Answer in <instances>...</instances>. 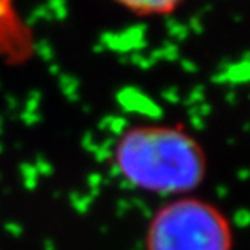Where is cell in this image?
I'll return each mask as SVG.
<instances>
[{
  "instance_id": "obj_1",
  "label": "cell",
  "mask_w": 250,
  "mask_h": 250,
  "mask_svg": "<svg viewBox=\"0 0 250 250\" xmlns=\"http://www.w3.org/2000/svg\"><path fill=\"white\" fill-rule=\"evenodd\" d=\"M112 161L132 187L164 197L192 195L208 176V156L184 124L132 125L117 138Z\"/></svg>"
},
{
  "instance_id": "obj_2",
  "label": "cell",
  "mask_w": 250,
  "mask_h": 250,
  "mask_svg": "<svg viewBox=\"0 0 250 250\" xmlns=\"http://www.w3.org/2000/svg\"><path fill=\"white\" fill-rule=\"evenodd\" d=\"M145 250H234L231 219L197 195L174 197L153 213Z\"/></svg>"
},
{
  "instance_id": "obj_3",
  "label": "cell",
  "mask_w": 250,
  "mask_h": 250,
  "mask_svg": "<svg viewBox=\"0 0 250 250\" xmlns=\"http://www.w3.org/2000/svg\"><path fill=\"white\" fill-rule=\"evenodd\" d=\"M140 18L169 17L182 7L186 0H111Z\"/></svg>"
}]
</instances>
